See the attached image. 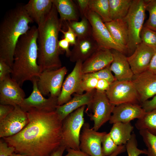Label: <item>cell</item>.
Here are the masks:
<instances>
[{
	"label": "cell",
	"mask_w": 156,
	"mask_h": 156,
	"mask_svg": "<svg viewBox=\"0 0 156 156\" xmlns=\"http://www.w3.org/2000/svg\"><path fill=\"white\" fill-rule=\"evenodd\" d=\"M29 122L20 132L3 138L15 152L27 156H50L62 143V121L55 111L32 108L26 112Z\"/></svg>",
	"instance_id": "obj_1"
},
{
	"label": "cell",
	"mask_w": 156,
	"mask_h": 156,
	"mask_svg": "<svg viewBox=\"0 0 156 156\" xmlns=\"http://www.w3.org/2000/svg\"><path fill=\"white\" fill-rule=\"evenodd\" d=\"M62 23L53 4L50 12L38 25L37 62L40 73L62 67L60 55L63 51L58 46V36Z\"/></svg>",
	"instance_id": "obj_2"
},
{
	"label": "cell",
	"mask_w": 156,
	"mask_h": 156,
	"mask_svg": "<svg viewBox=\"0 0 156 156\" xmlns=\"http://www.w3.org/2000/svg\"><path fill=\"white\" fill-rule=\"evenodd\" d=\"M38 27L33 26L19 38L14 51L11 74L21 87L27 81L31 82L40 73L38 64Z\"/></svg>",
	"instance_id": "obj_3"
},
{
	"label": "cell",
	"mask_w": 156,
	"mask_h": 156,
	"mask_svg": "<svg viewBox=\"0 0 156 156\" xmlns=\"http://www.w3.org/2000/svg\"><path fill=\"white\" fill-rule=\"evenodd\" d=\"M24 8L19 6L7 13L0 26V59L12 68L16 44L20 37L33 22Z\"/></svg>",
	"instance_id": "obj_4"
},
{
	"label": "cell",
	"mask_w": 156,
	"mask_h": 156,
	"mask_svg": "<svg viewBox=\"0 0 156 156\" xmlns=\"http://www.w3.org/2000/svg\"><path fill=\"white\" fill-rule=\"evenodd\" d=\"M146 5V0H132L127 14L123 19L127 25V53L132 54L137 46L141 43L140 34L145 18Z\"/></svg>",
	"instance_id": "obj_5"
},
{
	"label": "cell",
	"mask_w": 156,
	"mask_h": 156,
	"mask_svg": "<svg viewBox=\"0 0 156 156\" xmlns=\"http://www.w3.org/2000/svg\"><path fill=\"white\" fill-rule=\"evenodd\" d=\"M86 106L71 113L62 121V145L65 146L66 149L80 150V137L85 123L84 114Z\"/></svg>",
	"instance_id": "obj_6"
},
{
	"label": "cell",
	"mask_w": 156,
	"mask_h": 156,
	"mask_svg": "<svg viewBox=\"0 0 156 156\" xmlns=\"http://www.w3.org/2000/svg\"><path fill=\"white\" fill-rule=\"evenodd\" d=\"M115 106L110 102L105 92L96 90L85 111L93 122V129L97 131L109 120Z\"/></svg>",
	"instance_id": "obj_7"
},
{
	"label": "cell",
	"mask_w": 156,
	"mask_h": 156,
	"mask_svg": "<svg viewBox=\"0 0 156 156\" xmlns=\"http://www.w3.org/2000/svg\"><path fill=\"white\" fill-rule=\"evenodd\" d=\"M65 66L52 70H46L41 73L37 78L38 87L44 96L57 97L60 95L64 78L67 72Z\"/></svg>",
	"instance_id": "obj_8"
},
{
	"label": "cell",
	"mask_w": 156,
	"mask_h": 156,
	"mask_svg": "<svg viewBox=\"0 0 156 156\" xmlns=\"http://www.w3.org/2000/svg\"><path fill=\"white\" fill-rule=\"evenodd\" d=\"M85 16L91 24L92 35L99 48L114 49L124 54L126 53L114 40L105 23L98 15L89 10Z\"/></svg>",
	"instance_id": "obj_9"
},
{
	"label": "cell",
	"mask_w": 156,
	"mask_h": 156,
	"mask_svg": "<svg viewBox=\"0 0 156 156\" xmlns=\"http://www.w3.org/2000/svg\"><path fill=\"white\" fill-rule=\"evenodd\" d=\"M110 103L115 106L126 103L138 104V96L131 81L117 80L105 91Z\"/></svg>",
	"instance_id": "obj_10"
},
{
	"label": "cell",
	"mask_w": 156,
	"mask_h": 156,
	"mask_svg": "<svg viewBox=\"0 0 156 156\" xmlns=\"http://www.w3.org/2000/svg\"><path fill=\"white\" fill-rule=\"evenodd\" d=\"M80 137L79 149L90 156H105L103 154L102 142L105 132H99L91 128L85 123Z\"/></svg>",
	"instance_id": "obj_11"
},
{
	"label": "cell",
	"mask_w": 156,
	"mask_h": 156,
	"mask_svg": "<svg viewBox=\"0 0 156 156\" xmlns=\"http://www.w3.org/2000/svg\"><path fill=\"white\" fill-rule=\"evenodd\" d=\"M29 120L27 112L19 105L0 121V137L11 136L20 132L28 124Z\"/></svg>",
	"instance_id": "obj_12"
},
{
	"label": "cell",
	"mask_w": 156,
	"mask_h": 156,
	"mask_svg": "<svg viewBox=\"0 0 156 156\" xmlns=\"http://www.w3.org/2000/svg\"><path fill=\"white\" fill-rule=\"evenodd\" d=\"M37 80L36 78L31 82L32 91L29 96L25 98L19 106L26 112L32 108L47 112L55 111L58 106V97L50 96L48 98H44L38 89Z\"/></svg>",
	"instance_id": "obj_13"
},
{
	"label": "cell",
	"mask_w": 156,
	"mask_h": 156,
	"mask_svg": "<svg viewBox=\"0 0 156 156\" xmlns=\"http://www.w3.org/2000/svg\"><path fill=\"white\" fill-rule=\"evenodd\" d=\"M25 92L11 75L0 82V103L14 107L20 106L25 99Z\"/></svg>",
	"instance_id": "obj_14"
},
{
	"label": "cell",
	"mask_w": 156,
	"mask_h": 156,
	"mask_svg": "<svg viewBox=\"0 0 156 156\" xmlns=\"http://www.w3.org/2000/svg\"><path fill=\"white\" fill-rule=\"evenodd\" d=\"M131 81L141 103L156 94V74L147 70L134 75Z\"/></svg>",
	"instance_id": "obj_15"
},
{
	"label": "cell",
	"mask_w": 156,
	"mask_h": 156,
	"mask_svg": "<svg viewBox=\"0 0 156 156\" xmlns=\"http://www.w3.org/2000/svg\"><path fill=\"white\" fill-rule=\"evenodd\" d=\"M82 62L78 61L72 71L64 81L60 93L57 98L58 105H62L70 100L72 95L76 94L79 89L82 78Z\"/></svg>",
	"instance_id": "obj_16"
},
{
	"label": "cell",
	"mask_w": 156,
	"mask_h": 156,
	"mask_svg": "<svg viewBox=\"0 0 156 156\" xmlns=\"http://www.w3.org/2000/svg\"><path fill=\"white\" fill-rule=\"evenodd\" d=\"M154 52V49L142 42L138 45L127 59L134 74L136 75L147 70Z\"/></svg>",
	"instance_id": "obj_17"
},
{
	"label": "cell",
	"mask_w": 156,
	"mask_h": 156,
	"mask_svg": "<svg viewBox=\"0 0 156 156\" xmlns=\"http://www.w3.org/2000/svg\"><path fill=\"white\" fill-rule=\"evenodd\" d=\"M146 112L141 105L126 103L115 106L109 120V123L117 122L128 123L135 118H140Z\"/></svg>",
	"instance_id": "obj_18"
},
{
	"label": "cell",
	"mask_w": 156,
	"mask_h": 156,
	"mask_svg": "<svg viewBox=\"0 0 156 156\" xmlns=\"http://www.w3.org/2000/svg\"><path fill=\"white\" fill-rule=\"evenodd\" d=\"M113 60L111 50L99 48L83 62L82 71L83 74L94 72L109 66Z\"/></svg>",
	"instance_id": "obj_19"
},
{
	"label": "cell",
	"mask_w": 156,
	"mask_h": 156,
	"mask_svg": "<svg viewBox=\"0 0 156 156\" xmlns=\"http://www.w3.org/2000/svg\"><path fill=\"white\" fill-rule=\"evenodd\" d=\"M99 48L92 35L84 38H77L76 44L71 51L70 60L72 62L80 61L83 63Z\"/></svg>",
	"instance_id": "obj_20"
},
{
	"label": "cell",
	"mask_w": 156,
	"mask_h": 156,
	"mask_svg": "<svg viewBox=\"0 0 156 156\" xmlns=\"http://www.w3.org/2000/svg\"><path fill=\"white\" fill-rule=\"evenodd\" d=\"M113 60L110 64V70L114 74L116 80L131 81L134 74L124 54L116 50H111Z\"/></svg>",
	"instance_id": "obj_21"
},
{
	"label": "cell",
	"mask_w": 156,
	"mask_h": 156,
	"mask_svg": "<svg viewBox=\"0 0 156 156\" xmlns=\"http://www.w3.org/2000/svg\"><path fill=\"white\" fill-rule=\"evenodd\" d=\"M96 89L82 94H75L73 98L65 104L58 105L55 112L63 121L71 113L83 106H87L91 101Z\"/></svg>",
	"instance_id": "obj_22"
},
{
	"label": "cell",
	"mask_w": 156,
	"mask_h": 156,
	"mask_svg": "<svg viewBox=\"0 0 156 156\" xmlns=\"http://www.w3.org/2000/svg\"><path fill=\"white\" fill-rule=\"evenodd\" d=\"M52 0H30L23 6L29 16L38 25L51 12Z\"/></svg>",
	"instance_id": "obj_23"
},
{
	"label": "cell",
	"mask_w": 156,
	"mask_h": 156,
	"mask_svg": "<svg viewBox=\"0 0 156 156\" xmlns=\"http://www.w3.org/2000/svg\"><path fill=\"white\" fill-rule=\"evenodd\" d=\"M105 23L114 40L127 53L128 33L126 22L121 19L112 21Z\"/></svg>",
	"instance_id": "obj_24"
},
{
	"label": "cell",
	"mask_w": 156,
	"mask_h": 156,
	"mask_svg": "<svg viewBox=\"0 0 156 156\" xmlns=\"http://www.w3.org/2000/svg\"><path fill=\"white\" fill-rule=\"evenodd\" d=\"M60 16V19L63 21H78L79 14L75 3L71 0H52Z\"/></svg>",
	"instance_id": "obj_25"
},
{
	"label": "cell",
	"mask_w": 156,
	"mask_h": 156,
	"mask_svg": "<svg viewBox=\"0 0 156 156\" xmlns=\"http://www.w3.org/2000/svg\"><path fill=\"white\" fill-rule=\"evenodd\" d=\"M133 128L130 122H117L113 124L109 133L118 146L125 145L131 138Z\"/></svg>",
	"instance_id": "obj_26"
},
{
	"label": "cell",
	"mask_w": 156,
	"mask_h": 156,
	"mask_svg": "<svg viewBox=\"0 0 156 156\" xmlns=\"http://www.w3.org/2000/svg\"><path fill=\"white\" fill-rule=\"evenodd\" d=\"M112 21L123 19L127 15L132 0H109Z\"/></svg>",
	"instance_id": "obj_27"
},
{
	"label": "cell",
	"mask_w": 156,
	"mask_h": 156,
	"mask_svg": "<svg viewBox=\"0 0 156 156\" xmlns=\"http://www.w3.org/2000/svg\"><path fill=\"white\" fill-rule=\"evenodd\" d=\"M135 125L138 130H145L156 135V109L146 112L143 116L138 119Z\"/></svg>",
	"instance_id": "obj_28"
},
{
	"label": "cell",
	"mask_w": 156,
	"mask_h": 156,
	"mask_svg": "<svg viewBox=\"0 0 156 156\" xmlns=\"http://www.w3.org/2000/svg\"><path fill=\"white\" fill-rule=\"evenodd\" d=\"M89 9L98 15L105 23L112 21L109 0H89Z\"/></svg>",
	"instance_id": "obj_29"
},
{
	"label": "cell",
	"mask_w": 156,
	"mask_h": 156,
	"mask_svg": "<svg viewBox=\"0 0 156 156\" xmlns=\"http://www.w3.org/2000/svg\"><path fill=\"white\" fill-rule=\"evenodd\" d=\"M67 24L73 29L77 38H84L92 35L91 25L85 16L82 17L80 21H68Z\"/></svg>",
	"instance_id": "obj_30"
},
{
	"label": "cell",
	"mask_w": 156,
	"mask_h": 156,
	"mask_svg": "<svg viewBox=\"0 0 156 156\" xmlns=\"http://www.w3.org/2000/svg\"><path fill=\"white\" fill-rule=\"evenodd\" d=\"M139 133L147 147V156H156V135L145 130H139Z\"/></svg>",
	"instance_id": "obj_31"
},
{
	"label": "cell",
	"mask_w": 156,
	"mask_h": 156,
	"mask_svg": "<svg viewBox=\"0 0 156 156\" xmlns=\"http://www.w3.org/2000/svg\"><path fill=\"white\" fill-rule=\"evenodd\" d=\"M146 10L149 17L143 27L156 31V0H146Z\"/></svg>",
	"instance_id": "obj_32"
},
{
	"label": "cell",
	"mask_w": 156,
	"mask_h": 156,
	"mask_svg": "<svg viewBox=\"0 0 156 156\" xmlns=\"http://www.w3.org/2000/svg\"><path fill=\"white\" fill-rule=\"evenodd\" d=\"M98 79L87 74H83L81 81L76 94H82L96 89Z\"/></svg>",
	"instance_id": "obj_33"
},
{
	"label": "cell",
	"mask_w": 156,
	"mask_h": 156,
	"mask_svg": "<svg viewBox=\"0 0 156 156\" xmlns=\"http://www.w3.org/2000/svg\"><path fill=\"white\" fill-rule=\"evenodd\" d=\"M140 38L141 42L154 49L156 48V31L143 27Z\"/></svg>",
	"instance_id": "obj_34"
},
{
	"label": "cell",
	"mask_w": 156,
	"mask_h": 156,
	"mask_svg": "<svg viewBox=\"0 0 156 156\" xmlns=\"http://www.w3.org/2000/svg\"><path fill=\"white\" fill-rule=\"evenodd\" d=\"M128 156H139L141 154L146 155V149L141 150L138 148V142L135 134L132 133L130 139L125 144Z\"/></svg>",
	"instance_id": "obj_35"
},
{
	"label": "cell",
	"mask_w": 156,
	"mask_h": 156,
	"mask_svg": "<svg viewBox=\"0 0 156 156\" xmlns=\"http://www.w3.org/2000/svg\"><path fill=\"white\" fill-rule=\"evenodd\" d=\"M103 152L105 156H109L118 148L116 145L111 137L109 133H106L103 136L102 142Z\"/></svg>",
	"instance_id": "obj_36"
},
{
	"label": "cell",
	"mask_w": 156,
	"mask_h": 156,
	"mask_svg": "<svg viewBox=\"0 0 156 156\" xmlns=\"http://www.w3.org/2000/svg\"><path fill=\"white\" fill-rule=\"evenodd\" d=\"M109 66H110L94 72L87 74L98 79H105L111 83L116 79L110 70Z\"/></svg>",
	"instance_id": "obj_37"
},
{
	"label": "cell",
	"mask_w": 156,
	"mask_h": 156,
	"mask_svg": "<svg viewBox=\"0 0 156 156\" xmlns=\"http://www.w3.org/2000/svg\"><path fill=\"white\" fill-rule=\"evenodd\" d=\"M14 148L9 146L4 140L0 141V156H10L15 152Z\"/></svg>",
	"instance_id": "obj_38"
},
{
	"label": "cell",
	"mask_w": 156,
	"mask_h": 156,
	"mask_svg": "<svg viewBox=\"0 0 156 156\" xmlns=\"http://www.w3.org/2000/svg\"><path fill=\"white\" fill-rule=\"evenodd\" d=\"M12 72V68L4 60L0 59V82L11 75Z\"/></svg>",
	"instance_id": "obj_39"
},
{
	"label": "cell",
	"mask_w": 156,
	"mask_h": 156,
	"mask_svg": "<svg viewBox=\"0 0 156 156\" xmlns=\"http://www.w3.org/2000/svg\"><path fill=\"white\" fill-rule=\"evenodd\" d=\"M67 26L68 29L67 31H64L61 29L60 32L63 34L64 38L69 42L70 44L74 45L76 43L77 36L71 28L68 25Z\"/></svg>",
	"instance_id": "obj_40"
},
{
	"label": "cell",
	"mask_w": 156,
	"mask_h": 156,
	"mask_svg": "<svg viewBox=\"0 0 156 156\" xmlns=\"http://www.w3.org/2000/svg\"><path fill=\"white\" fill-rule=\"evenodd\" d=\"M141 105L146 112L156 109V94L151 100L141 103Z\"/></svg>",
	"instance_id": "obj_41"
},
{
	"label": "cell",
	"mask_w": 156,
	"mask_h": 156,
	"mask_svg": "<svg viewBox=\"0 0 156 156\" xmlns=\"http://www.w3.org/2000/svg\"><path fill=\"white\" fill-rule=\"evenodd\" d=\"M77 5L81 18L85 16L89 10V0H76L75 1Z\"/></svg>",
	"instance_id": "obj_42"
},
{
	"label": "cell",
	"mask_w": 156,
	"mask_h": 156,
	"mask_svg": "<svg viewBox=\"0 0 156 156\" xmlns=\"http://www.w3.org/2000/svg\"><path fill=\"white\" fill-rule=\"evenodd\" d=\"M14 107L7 105L0 104V121L4 118L14 109Z\"/></svg>",
	"instance_id": "obj_43"
},
{
	"label": "cell",
	"mask_w": 156,
	"mask_h": 156,
	"mask_svg": "<svg viewBox=\"0 0 156 156\" xmlns=\"http://www.w3.org/2000/svg\"><path fill=\"white\" fill-rule=\"evenodd\" d=\"M70 43L65 39H62L59 41L58 46L59 48L63 51L65 52L66 56L69 57L71 50L69 49Z\"/></svg>",
	"instance_id": "obj_44"
},
{
	"label": "cell",
	"mask_w": 156,
	"mask_h": 156,
	"mask_svg": "<svg viewBox=\"0 0 156 156\" xmlns=\"http://www.w3.org/2000/svg\"><path fill=\"white\" fill-rule=\"evenodd\" d=\"M111 83L105 79H99L96 87V90L105 92L109 88Z\"/></svg>",
	"instance_id": "obj_45"
},
{
	"label": "cell",
	"mask_w": 156,
	"mask_h": 156,
	"mask_svg": "<svg viewBox=\"0 0 156 156\" xmlns=\"http://www.w3.org/2000/svg\"><path fill=\"white\" fill-rule=\"evenodd\" d=\"M147 70L156 74V48L149 65Z\"/></svg>",
	"instance_id": "obj_46"
},
{
	"label": "cell",
	"mask_w": 156,
	"mask_h": 156,
	"mask_svg": "<svg viewBox=\"0 0 156 156\" xmlns=\"http://www.w3.org/2000/svg\"><path fill=\"white\" fill-rule=\"evenodd\" d=\"M66 150L68 153L64 156H90L80 150H76L68 148Z\"/></svg>",
	"instance_id": "obj_47"
},
{
	"label": "cell",
	"mask_w": 156,
	"mask_h": 156,
	"mask_svg": "<svg viewBox=\"0 0 156 156\" xmlns=\"http://www.w3.org/2000/svg\"><path fill=\"white\" fill-rule=\"evenodd\" d=\"M66 149L65 146L62 145L50 156H63V153Z\"/></svg>",
	"instance_id": "obj_48"
},
{
	"label": "cell",
	"mask_w": 156,
	"mask_h": 156,
	"mask_svg": "<svg viewBox=\"0 0 156 156\" xmlns=\"http://www.w3.org/2000/svg\"><path fill=\"white\" fill-rule=\"evenodd\" d=\"M126 150L125 144L119 146L117 149L109 156H117L119 154L125 152Z\"/></svg>",
	"instance_id": "obj_49"
},
{
	"label": "cell",
	"mask_w": 156,
	"mask_h": 156,
	"mask_svg": "<svg viewBox=\"0 0 156 156\" xmlns=\"http://www.w3.org/2000/svg\"><path fill=\"white\" fill-rule=\"evenodd\" d=\"M10 156H27L25 155H21L20 154H15L13 153L12 155Z\"/></svg>",
	"instance_id": "obj_50"
}]
</instances>
